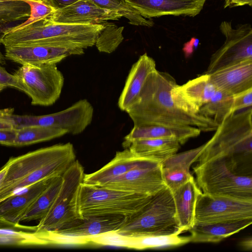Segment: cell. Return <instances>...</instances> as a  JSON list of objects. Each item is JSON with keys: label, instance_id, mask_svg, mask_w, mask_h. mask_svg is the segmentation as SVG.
Masks as SVG:
<instances>
[{"label": "cell", "instance_id": "8992f818", "mask_svg": "<svg viewBox=\"0 0 252 252\" xmlns=\"http://www.w3.org/2000/svg\"><path fill=\"white\" fill-rule=\"evenodd\" d=\"M152 196L82 183L78 194V211L81 218L102 215L127 217L140 210Z\"/></svg>", "mask_w": 252, "mask_h": 252}, {"label": "cell", "instance_id": "5b68a950", "mask_svg": "<svg viewBox=\"0 0 252 252\" xmlns=\"http://www.w3.org/2000/svg\"><path fill=\"white\" fill-rule=\"evenodd\" d=\"M116 231L130 236L180 234L171 190L166 186L153 195L140 210L126 217Z\"/></svg>", "mask_w": 252, "mask_h": 252}, {"label": "cell", "instance_id": "7402d4cb", "mask_svg": "<svg viewBox=\"0 0 252 252\" xmlns=\"http://www.w3.org/2000/svg\"><path fill=\"white\" fill-rule=\"evenodd\" d=\"M125 218L121 215H102L78 218L55 231L71 236L91 237L117 230Z\"/></svg>", "mask_w": 252, "mask_h": 252}, {"label": "cell", "instance_id": "2e32d148", "mask_svg": "<svg viewBox=\"0 0 252 252\" xmlns=\"http://www.w3.org/2000/svg\"><path fill=\"white\" fill-rule=\"evenodd\" d=\"M217 90L209 75L204 73L182 85L176 84L171 90V94L179 109L188 113L196 114Z\"/></svg>", "mask_w": 252, "mask_h": 252}, {"label": "cell", "instance_id": "52a82bcc", "mask_svg": "<svg viewBox=\"0 0 252 252\" xmlns=\"http://www.w3.org/2000/svg\"><path fill=\"white\" fill-rule=\"evenodd\" d=\"M196 183L207 194L252 202V176L238 174L222 157L211 159L193 167Z\"/></svg>", "mask_w": 252, "mask_h": 252}, {"label": "cell", "instance_id": "7c38bea8", "mask_svg": "<svg viewBox=\"0 0 252 252\" xmlns=\"http://www.w3.org/2000/svg\"><path fill=\"white\" fill-rule=\"evenodd\" d=\"M252 219V202L203 193L197 197L194 224Z\"/></svg>", "mask_w": 252, "mask_h": 252}, {"label": "cell", "instance_id": "277c9868", "mask_svg": "<svg viewBox=\"0 0 252 252\" xmlns=\"http://www.w3.org/2000/svg\"><path fill=\"white\" fill-rule=\"evenodd\" d=\"M102 24H72L51 22L47 18L19 29L7 28L1 44L4 47L27 43H45L85 49L95 45Z\"/></svg>", "mask_w": 252, "mask_h": 252}, {"label": "cell", "instance_id": "ab89813d", "mask_svg": "<svg viewBox=\"0 0 252 252\" xmlns=\"http://www.w3.org/2000/svg\"><path fill=\"white\" fill-rule=\"evenodd\" d=\"M13 111V108L0 109V129L16 128L10 117Z\"/></svg>", "mask_w": 252, "mask_h": 252}, {"label": "cell", "instance_id": "f6af8a7d", "mask_svg": "<svg viewBox=\"0 0 252 252\" xmlns=\"http://www.w3.org/2000/svg\"><path fill=\"white\" fill-rule=\"evenodd\" d=\"M8 165L6 163L0 169V189H1L4 179L5 177L7 170Z\"/></svg>", "mask_w": 252, "mask_h": 252}, {"label": "cell", "instance_id": "4316f807", "mask_svg": "<svg viewBox=\"0 0 252 252\" xmlns=\"http://www.w3.org/2000/svg\"><path fill=\"white\" fill-rule=\"evenodd\" d=\"M180 145L173 139L150 138L134 140L127 148L138 157L162 162L177 153Z\"/></svg>", "mask_w": 252, "mask_h": 252}, {"label": "cell", "instance_id": "5bb4252c", "mask_svg": "<svg viewBox=\"0 0 252 252\" xmlns=\"http://www.w3.org/2000/svg\"><path fill=\"white\" fill-rule=\"evenodd\" d=\"M145 195H153L166 187L161 162L148 159L134 168L101 186Z\"/></svg>", "mask_w": 252, "mask_h": 252}, {"label": "cell", "instance_id": "e575fe53", "mask_svg": "<svg viewBox=\"0 0 252 252\" xmlns=\"http://www.w3.org/2000/svg\"><path fill=\"white\" fill-rule=\"evenodd\" d=\"M89 244L101 246H114L130 249V237L111 231L88 237Z\"/></svg>", "mask_w": 252, "mask_h": 252}, {"label": "cell", "instance_id": "1f68e13d", "mask_svg": "<svg viewBox=\"0 0 252 252\" xmlns=\"http://www.w3.org/2000/svg\"><path fill=\"white\" fill-rule=\"evenodd\" d=\"M30 6L23 0H0V27L14 22L28 19Z\"/></svg>", "mask_w": 252, "mask_h": 252}, {"label": "cell", "instance_id": "f546056e", "mask_svg": "<svg viewBox=\"0 0 252 252\" xmlns=\"http://www.w3.org/2000/svg\"><path fill=\"white\" fill-rule=\"evenodd\" d=\"M68 133L65 129L41 126H28L17 129L14 146L29 145L49 141Z\"/></svg>", "mask_w": 252, "mask_h": 252}, {"label": "cell", "instance_id": "d590c367", "mask_svg": "<svg viewBox=\"0 0 252 252\" xmlns=\"http://www.w3.org/2000/svg\"><path fill=\"white\" fill-rule=\"evenodd\" d=\"M30 6V15L24 23L14 27L9 28L15 30L23 28L38 21L47 18L56 10L46 3L43 0H23Z\"/></svg>", "mask_w": 252, "mask_h": 252}, {"label": "cell", "instance_id": "74e56055", "mask_svg": "<svg viewBox=\"0 0 252 252\" xmlns=\"http://www.w3.org/2000/svg\"><path fill=\"white\" fill-rule=\"evenodd\" d=\"M0 84L6 88L11 87L22 91L16 78L13 74L9 73L4 68L0 66Z\"/></svg>", "mask_w": 252, "mask_h": 252}, {"label": "cell", "instance_id": "7a4b0ae2", "mask_svg": "<svg viewBox=\"0 0 252 252\" xmlns=\"http://www.w3.org/2000/svg\"><path fill=\"white\" fill-rule=\"evenodd\" d=\"M72 144H58L11 157L0 189V203L36 182L54 174L63 175L76 160Z\"/></svg>", "mask_w": 252, "mask_h": 252}, {"label": "cell", "instance_id": "b9f144b4", "mask_svg": "<svg viewBox=\"0 0 252 252\" xmlns=\"http://www.w3.org/2000/svg\"><path fill=\"white\" fill-rule=\"evenodd\" d=\"M199 40L197 38H192L190 41L184 44L183 50L186 58L189 57L197 48Z\"/></svg>", "mask_w": 252, "mask_h": 252}, {"label": "cell", "instance_id": "f35d334b", "mask_svg": "<svg viewBox=\"0 0 252 252\" xmlns=\"http://www.w3.org/2000/svg\"><path fill=\"white\" fill-rule=\"evenodd\" d=\"M17 135V129H0V144L14 146Z\"/></svg>", "mask_w": 252, "mask_h": 252}, {"label": "cell", "instance_id": "9c48e42d", "mask_svg": "<svg viewBox=\"0 0 252 252\" xmlns=\"http://www.w3.org/2000/svg\"><path fill=\"white\" fill-rule=\"evenodd\" d=\"M56 65L24 64L13 74L32 104L50 106L60 97L64 79Z\"/></svg>", "mask_w": 252, "mask_h": 252}, {"label": "cell", "instance_id": "836d02e7", "mask_svg": "<svg viewBox=\"0 0 252 252\" xmlns=\"http://www.w3.org/2000/svg\"><path fill=\"white\" fill-rule=\"evenodd\" d=\"M104 28L99 33L95 43L100 52L111 53L118 48L124 39V27H118L114 23H103Z\"/></svg>", "mask_w": 252, "mask_h": 252}, {"label": "cell", "instance_id": "d6a6232c", "mask_svg": "<svg viewBox=\"0 0 252 252\" xmlns=\"http://www.w3.org/2000/svg\"><path fill=\"white\" fill-rule=\"evenodd\" d=\"M103 8L113 10L120 13L123 17L128 20V24L135 26L152 27L154 21L144 18L130 7L125 0H89Z\"/></svg>", "mask_w": 252, "mask_h": 252}, {"label": "cell", "instance_id": "7dc6e473", "mask_svg": "<svg viewBox=\"0 0 252 252\" xmlns=\"http://www.w3.org/2000/svg\"><path fill=\"white\" fill-rule=\"evenodd\" d=\"M6 87L0 84V91L5 89Z\"/></svg>", "mask_w": 252, "mask_h": 252}, {"label": "cell", "instance_id": "7bdbcfd3", "mask_svg": "<svg viewBox=\"0 0 252 252\" xmlns=\"http://www.w3.org/2000/svg\"><path fill=\"white\" fill-rule=\"evenodd\" d=\"M252 6V0H225L224 8H231L243 5Z\"/></svg>", "mask_w": 252, "mask_h": 252}, {"label": "cell", "instance_id": "f1b7e54d", "mask_svg": "<svg viewBox=\"0 0 252 252\" xmlns=\"http://www.w3.org/2000/svg\"><path fill=\"white\" fill-rule=\"evenodd\" d=\"M62 175L59 176L37 197L21 219V221L40 220L48 212L62 186Z\"/></svg>", "mask_w": 252, "mask_h": 252}, {"label": "cell", "instance_id": "30bf717a", "mask_svg": "<svg viewBox=\"0 0 252 252\" xmlns=\"http://www.w3.org/2000/svg\"><path fill=\"white\" fill-rule=\"evenodd\" d=\"M94 109L86 99H80L62 111L40 116L17 115L10 117L16 129L24 126H41L65 129L68 133L83 132L91 124Z\"/></svg>", "mask_w": 252, "mask_h": 252}, {"label": "cell", "instance_id": "8fae6325", "mask_svg": "<svg viewBox=\"0 0 252 252\" xmlns=\"http://www.w3.org/2000/svg\"><path fill=\"white\" fill-rule=\"evenodd\" d=\"M225 40L214 53L204 74L249 60H252V28L250 24H239L235 28L231 23L222 21L220 26Z\"/></svg>", "mask_w": 252, "mask_h": 252}, {"label": "cell", "instance_id": "44dd1931", "mask_svg": "<svg viewBox=\"0 0 252 252\" xmlns=\"http://www.w3.org/2000/svg\"><path fill=\"white\" fill-rule=\"evenodd\" d=\"M149 159L134 155L128 148L117 152L114 158L98 170L85 174L83 183L102 186L137 167Z\"/></svg>", "mask_w": 252, "mask_h": 252}, {"label": "cell", "instance_id": "8d00e7d4", "mask_svg": "<svg viewBox=\"0 0 252 252\" xmlns=\"http://www.w3.org/2000/svg\"><path fill=\"white\" fill-rule=\"evenodd\" d=\"M252 88L233 95L232 113L252 107Z\"/></svg>", "mask_w": 252, "mask_h": 252}, {"label": "cell", "instance_id": "d6986e66", "mask_svg": "<svg viewBox=\"0 0 252 252\" xmlns=\"http://www.w3.org/2000/svg\"><path fill=\"white\" fill-rule=\"evenodd\" d=\"M209 75L218 90L235 94L252 88V60L221 68Z\"/></svg>", "mask_w": 252, "mask_h": 252}, {"label": "cell", "instance_id": "ac0fdd59", "mask_svg": "<svg viewBox=\"0 0 252 252\" xmlns=\"http://www.w3.org/2000/svg\"><path fill=\"white\" fill-rule=\"evenodd\" d=\"M61 174L46 177L24 190L14 194L0 203V218L15 224L21 219L37 197Z\"/></svg>", "mask_w": 252, "mask_h": 252}, {"label": "cell", "instance_id": "ee69618b", "mask_svg": "<svg viewBox=\"0 0 252 252\" xmlns=\"http://www.w3.org/2000/svg\"><path fill=\"white\" fill-rule=\"evenodd\" d=\"M239 245L243 250L251 251L252 250V236H248L241 239Z\"/></svg>", "mask_w": 252, "mask_h": 252}, {"label": "cell", "instance_id": "83f0119b", "mask_svg": "<svg viewBox=\"0 0 252 252\" xmlns=\"http://www.w3.org/2000/svg\"><path fill=\"white\" fill-rule=\"evenodd\" d=\"M23 229L0 228V246L18 247L53 246L51 239V231L31 230L30 232L25 231V230H23Z\"/></svg>", "mask_w": 252, "mask_h": 252}, {"label": "cell", "instance_id": "cb8c5ba5", "mask_svg": "<svg viewBox=\"0 0 252 252\" xmlns=\"http://www.w3.org/2000/svg\"><path fill=\"white\" fill-rule=\"evenodd\" d=\"M201 131L194 126L169 127L159 125L133 126L124 139L122 146L127 148L132 141L142 139H173L183 144L191 138L199 136Z\"/></svg>", "mask_w": 252, "mask_h": 252}, {"label": "cell", "instance_id": "9a60e30c", "mask_svg": "<svg viewBox=\"0 0 252 252\" xmlns=\"http://www.w3.org/2000/svg\"><path fill=\"white\" fill-rule=\"evenodd\" d=\"M123 17L118 11L103 8L89 0H79L56 10L47 18L51 22L72 24H102Z\"/></svg>", "mask_w": 252, "mask_h": 252}, {"label": "cell", "instance_id": "6da1fadb", "mask_svg": "<svg viewBox=\"0 0 252 252\" xmlns=\"http://www.w3.org/2000/svg\"><path fill=\"white\" fill-rule=\"evenodd\" d=\"M176 84L175 78L168 73L157 69L153 71L137 98L126 111L134 126H194L201 131H215L219 125L213 118L199 113H186L175 105L171 92Z\"/></svg>", "mask_w": 252, "mask_h": 252}, {"label": "cell", "instance_id": "d4e9b609", "mask_svg": "<svg viewBox=\"0 0 252 252\" xmlns=\"http://www.w3.org/2000/svg\"><path fill=\"white\" fill-rule=\"evenodd\" d=\"M171 191L182 233L194 225L196 203L201 191L192 176L188 182Z\"/></svg>", "mask_w": 252, "mask_h": 252}, {"label": "cell", "instance_id": "ffe728a7", "mask_svg": "<svg viewBox=\"0 0 252 252\" xmlns=\"http://www.w3.org/2000/svg\"><path fill=\"white\" fill-rule=\"evenodd\" d=\"M205 144L185 152L175 154L161 162L164 183L173 191L188 182L192 175L190 172L192 164L197 161Z\"/></svg>", "mask_w": 252, "mask_h": 252}, {"label": "cell", "instance_id": "603a6c76", "mask_svg": "<svg viewBox=\"0 0 252 252\" xmlns=\"http://www.w3.org/2000/svg\"><path fill=\"white\" fill-rule=\"evenodd\" d=\"M156 69L154 60L145 53L134 63L129 72L119 96L118 106L126 111L139 94L148 75Z\"/></svg>", "mask_w": 252, "mask_h": 252}, {"label": "cell", "instance_id": "4fadbf2b", "mask_svg": "<svg viewBox=\"0 0 252 252\" xmlns=\"http://www.w3.org/2000/svg\"><path fill=\"white\" fill-rule=\"evenodd\" d=\"M4 47L5 58L22 65L57 64L69 56L84 54L83 48L45 43H27Z\"/></svg>", "mask_w": 252, "mask_h": 252}, {"label": "cell", "instance_id": "484cf974", "mask_svg": "<svg viewBox=\"0 0 252 252\" xmlns=\"http://www.w3.org/2000/svg\"><path fill=\"white\" fill-rule=\"evenodd\" d=\"M252 223V219L195 224L189 230L190 242L218 243Z\"/></svg>", "mask_w": 252, "mask_h": 252}, {"label": "cell", "instance_id": "bcb514c9", "mask_svg": "<svg viewBox=\"0 0 252 252\" xmlns=\"http://www.w3.org/2000/svg\"><path fill=\"white\" fill-rule=\"evenodd\" d=\"M7 28H3L1 27H0V44H1V38L2 37V35L3 34L4 32L5 31V30ZM5 58L4 56H3V55L2 54V53L1 52L0 49V63H1L2 64H4L5 63Z\"/></svg>", "mask_w": 252, "mask_h": 252}, {"label": "cell", "instance_id": "3957f363", "mask_svg": "<svg viewBox=\"0 0 252 252\" xmlns=\"http://www.w3.org/2000/svg\"><path fill=\"white\" fill-rule=\"evenodd\" d=\"M205 143L197 164L222 157L227 166L235 173L252 176V109L246 108L226 117Z\"/></svg>", "mask_w": 252, "mask_h": 252}, {"label": "cell", "instance_id": "60d3db41", "mask_svg": "<svg viewBox=\"0 0 252 252\" xmlns=\"http://www.w3.org/2000/svg\"><path fill=\"white\" fill-rule=\"evenodd\" d=\"M55 10L67 7L79 0H43Z\"/></svg>", "mask_w": 252, "mask_h": 252}, {"label": "cell", "instance_id": "ba28073f", "mask_svg": "<svg viewBox=\"0 0 252 252\" xmlns=\"http://www.w3.org/2000/svg\"><path fill=\"white\" fill-rule=\"evenodd\" d=\"M84 169L75 160L62 175L60 189L47 214L40 220L36 230L55 231L72 220L81 218L77 208L79 188L83 182Z\"/></svg>", "mask_w": 252, "mask_h": 252}, {"label": "cell", "instance_id": "4dcf8cb0", "mask_svg": "<svg viewBox=\"0 0 252 252\" xmlns=\"http://www.w3.org/2000/svg\"><path fill=\"white\" fill-rule=\"evenodd\" d=\"M233 95L218 90L210 99L200 109L199 113L212 118L219 125L233 114Z\"/></svg>", "mask_w": 252, "mask_h": 252}, {"label": "cell", "instance_id": "e0dca14e", "mask_svg": "<svg viewBox=\"0 0 252 252\" xmlns=\"http://www.w3.org/2000/svg\"><path fill=\"white\" fill-rule=\"evenodd\" d=\"M146 19L165 15L194 17L202 10L206 0H125Z\"/></svg>", "mask_w": 252, "mask_h": 252}]
</instances>
